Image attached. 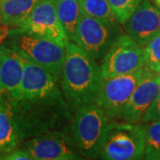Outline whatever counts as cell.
Returning a JSON list of instances; mask_svg holds the SVG:
<instances>
[{"label": "cell", "mask_w": 160, "mask_h": 160, "mask_svg": "<svg viewBox=\"0 0 160 160\" xmlns=\"http://www.w3.org/2000/svg\"><path fill=\"white\" fill-rule=\"evenodd\" d=\"M22 57V96L5 106L21 142L52 132L70 133L73 111L63 96L60 81L38 64Z\"/></svg>", "instance_id": "obj_1"}, {"label": "cell", "mask_w": 160, "mask_h": 160, "mask_svg": "<svg viewBox=\"0 0 160 160\" xmlns=\"http://www.w3.org/2000/svg\"><path fill=\"white\" fill-rule=\"evenodd\" d=\"M102 81L100 66L73 42L66 45L61 88L70 109L94 102Z\"/></svg>", "instance_id": "obj_2"}, {"label": "cell", "mask_w": 160, "mask_h": 160, "mask_svg": "<svg viewBox=\"0 0 160 160\" xmlns=\"http://www.w3.org/2000/svg\"><path fill=\"white\" fill-rule=\"evenodd\" d=\"M111 120L95 102L83 105L73 112L70 135L79 154L86 158L99 157Z\"/></svg>", "instance_id": "obj_3"}, {"label": "cell", "mask_w": 160, "mask_h": 160, "mask_svg": "<svg viewBox=\"0 0 160 160\" xmlns=\"http://www.w3.org/2000/svg\"><path fill=\"white\" fill-rule=\"evenodd\" d=\"M147 124L110 122L103 139L99 157L105 160L144 158Z\"/></svg>", "instance_id": "obj_4"}, {"label": "cell", "mask_w": 160, "mask_h": 160, "mask_svg": "<svg viewBox=\"0 0 160 160\" xmlns=\"http://www.w3.org/2000/svg\"><path fill=\"white\" fill-rule=\"evenodd\" d=\"M6 44L14 47L24 57L43 67L59 81L62 72L66 46L52 40L9 29Z\"/></svg>", "instance_id": "obj_5"}, {"label": "cell", "mask_w": 160, "mask_h": 160, "mask_svg": "<svg viewBox=\"0 0 160 160\" xmlns=\"http://www.w3.org/2000/svg\"><path fill=\"white\" fill-rule=\"evenodd\" d=\"M149 71L143 66L131 73L102 78L94 102L111 121L120 120L132 92Z\"/></svg>", "instance_id": "obj_6"}, {"label": "cell", "mask_w": 160, "mask_h": 160, "mask_svg": "<svg viewBox=\"0 0 160 160\" xmlns=\"http://www.w3.org/2000/svg\"><path fill=\"white\" fill-rule=\"evenodd\" d=\"M119 24L82 14L71 42L101 63L113 42L124 32Z\"/></svg>", "instance_id": "obj_7"}, {"label": "cell", "mask_w": 160, "mask_h": 160, "mask_svg": "<svg viewBox=\"0 0 160 160\" xmlns=\"http://www.w3.org/2000/svg\"><path fill=\"white\" fill-rule=\"evenodd\" d=\"M145 66L143 48L127 33L120 34L100 63L102 78L133 72Z\"/></svg>", "instance_id": "obj_8"}, {"label": "cell", "mask_w": 160, "mask_h": 160, "mask_svg": "<svg viewBox=\"0 0 160 160\" xmlns=\"http://www.w3.org/2000/svg\"><path fill=\"white\" fill-rule=\"evenodd\" d=\"M56 1L40 0L19 27L10 29L45 38L66 46L70 40L58 18Z\"/></svg>", "instance_id": "obj_9"}, {"label": "cell", "mask_w": 160, "mask_h": 160, "mask_svg": "<svg viewBox=\"0 0 160 160\" xmlns=\"http://www.w3.org/2000/svg\"><path fill=\"white\" fill-rule=\"evenodd\" d=\"M35 160H77L79 154L70 133L52 132L26 140L20 145Z\"/></svg>", "instance_id": "obj_10"}, {"label": "cell", "mask_w": 160, "mask_h": 160, "mask_svg": "<svg viewBox=\"0 0 160 160\" xmlns=\"http://www.w3.org/2000/svg\"><path fill=\"white\" fill-rule=\"evenodd\" d=\"M23 57L7 44L0 46V103L7 106L22 96Z\"/></svg>", "instance_id": "obj_11"}, {"label": "cell", "mask_w": 160, "mask_h": 160, "mask_svg": "<svg viewBox=\"0 0 160 160\" xmlns=\"http://www.w3.org/2000/svg\"><path fill=\"white\" fill-rule=\"evenodd\" d=\"M124 26L126 33L143 47L160 34V10L149 0H142Z\"/></svg>", "instance_id": "obj_12"}, {"label": "cell", "mask_w": 160, "mask_h": 160, "mask_svg": "<svg viewBox=\"0 0 160 160\" xmlns=\"http://www.w3.org/2000/svg\"><path fill=\"white\" fill-rule=\"evenodd\" d=\"M160 92L158 72L150 70L138 84L122 112L121 120L139 123Z\"/></svg>", "instance_id": "obj_13"}, {"label": "cell", "mask_w": 160, "mask_h": 160, "mask_svg": "<svg viewBox=\"0 0 160 160\" xmlns=\"http://www.w3.org/2000/svg\"><path fill=\"white\" fill-rule=\"evenodd\" d=\"M40 0H0V19L8 29L19 27Z\"/></svg>", "instance_id": "obj_14"}, {"label": "cell", "mask_w": 160, "mask_h": 160, "mask_svg": "<svg viewBox=\"0 0 160 160\" xmlns=\"http://www.w3.org/2000/svg\"><path fill=\"white\" fill-rule=\"evenodd\" d=\"M16 126L8 110L0 103V159L21 145Z\"/></svg>", "instance_id": "obj_15"}, {"label": "cell", "mask_w": 160, "mask_h": 160, "mask_svg": "<svg viewBox=\"0 0 160 160\" xmlns=\"http://www.w3.org/2000/svg\"><path fill=\"white\" fill-rule=\"evenodd\" d=\"M56 11L66 34L72 41L82 16L80 0H57Z\"/></svg>", "instance_id": "obj_16"}, {"label": "cell", "mask_w": 160, "mask_h": 160, "mask_svg": "<svg viewBox=\"0 0 160 160\" xmlns=\"http://www.w3.org/2000/svg\"><path fill=\"white\" fill-rule=\"evenodd\" d=\"M80 6L83 15L110 22H118L108 0H80Z\"/></svg>", "instance_id": "obj_17"}, {"label": "cell", "mask_w": 160, "mask_h": 160, "mask_svg": "<svg viewBox=\"0 0 160 160\" xmlns=\"http://www.w3.org/2000/svg\"><path fill=\"white\" fill-rule=\"evenodd\" d=\"M146 124L144 158L160 160V120Z\"/></svg>", "instance_id": "obj_18"}, {"label": "cell", "mask_w": 160, "mask_h": 160, "mask_svg": "<svg viewBox=\"0 0 160 160\" xmlns=\"http://www.w3.org/2000/svg\"><path fill=\"white\" fill-rule=\"evenodd\" d=\"M142 48L145 66L152 71L158 72L160 70V34Z\"/></svg>", "instance_id": "obj_19"}, {"label": "cell", "mask_w": 160, "mask_h": 160, "mask_svg": "<svg viewBox=\"0 0 160 160\" xmlns=\"http://www.w3.org/2000/svg\"><path fill=\"white\" fill-rule=\"evenodd\" d=\"M115 17L120 24H125L135 11L142 0H108Z\"/></svg>", "instance_id": "obj_20"}, {"label": "cell", "mask_w": 160, "mask_h": 160, "mask_svg": "<svg viewBox=\"0 0 160 160\" xmlns=\"http://www.w3.org/2000/svg\"><path fill=\"white\" fill-rule=\"evenodd\" d=\"M160 120V92L142 118L143 123H150Z\"/></svg>", "instance_id": "obj_21"}, {"label": "cell", "mask_w": 160, "mask_h": 160, "mask_svg": "<svg viewBox=\"0 0 160 160\" xmlns=\"http://www.w3.org/2000/svg\"><path fill=\"white\" fill-rule=\"evenodd\" d=\"M3 160H32V157L28 151L23 149L22 147L12 150L8 154H6Z\"/></svg>", "instance_id": "obj_22"}, {"label": "cell", "mask_w": 160, "mask_h": 160, "mask_svg": "<svg viewBox=\"0 0 160 160\" xmlns=\"http://www.w3.org/2000/svg\"><path fill=\"white\" fill-rule=\"evenodd\" d=\"M8 33H9V29L7 27H6V26L2 25L0 27V46L3 44L4 40L7 38Z\"/></svg>", "instance_id": "obj_23"}, {"label": "cell", "mask_w": 160, "mask_h": 160, "mask_svg": "<svg viewBox=\"0 0 160 160\" xmlns=\"http://www.w3.org/2000/svg\"><path fill=\"white\" fill-rule=\"evenodd\" d=\"M154 2L158 6V7H160V0H154Z\"/></svg>", "instance_id": "obj_24"}, {"label": "cell", "mask_w": 160, "mask_h": 160, "mask_svg": "<svg viewBox=\"0 0 160 160\" xmlns=\"http://www.w3.org/2000/svg\"><path fill=\"white\" fill-rule=\"evenodd\" d=\"M2 26V23H1V19H0V27Z\"/></svg>", "instance_id": "obj_25"}, {"label": "cell", "mask_w": 160, "mask_h": 160, "mask_svg": "<svg viewBox=\"0 0 160 160\" xmlns=\"http://www.w3.org/2000/svg\"><path fill=\"white\" fill-rule=\"evenodd\" d=\"M158 74H159V76H160V70H159V71H158Z\"/></svg>", "instance_id": "obj_26"}]
</instances>
